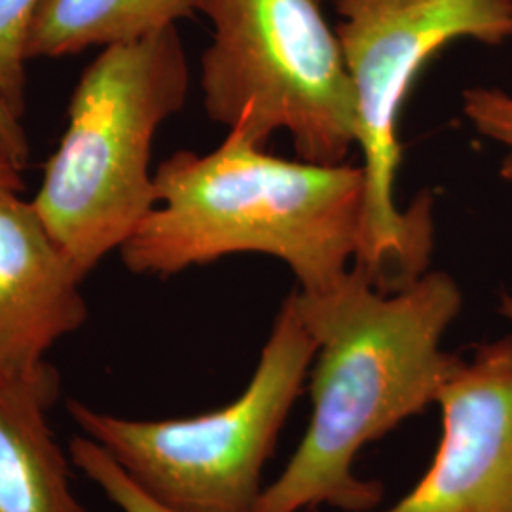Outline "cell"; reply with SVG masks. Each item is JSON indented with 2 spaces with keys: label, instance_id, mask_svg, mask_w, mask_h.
I'll return each mask as SVG.
<instances>
[{
  "label": "cell",
  "instance_id": "6da1fadb",
  "mask_svg": "<svg viewBox=\"0 0 512 512\" xmlns=\"http://www.w3.org/2000/svg\"><path fill=\"white\" fill-rule=\"evenodd\" d=\"M315 338L313 412L306 435L255 512H306L321 505L370 512L384 497L376 480L355 475L366 444L437 404L458 366L442 338L463 304L458 281L425 272L399 291H380L359 268L319 293L294 291Z\"/></svg>",
  "mask_w": 512,
  "mask_h": 512
},
{
  "label": "cell",
  "instance_id": "7a4b0ae2",
  "mask_svg": "<svg viewBox=\"0 0 512 512\" xmlns=\"http://www.w3.org/2000/svg\"><path fill=\"white\" fill-rule=\"evenodd\" d=\"M156 207L120 247L139 275L181 274L224 256L266 255L319 293L353 268L363 243L361 164L274 156L239 128L213 152L179 150L154 171Z\"/></svg>",
  "mask_w": 512,
  "mask_h": 512
},
{
  "label": "cell",
  "instance_id": "3957f363",
  "mask_svg": "<svg viewBox=\"0 0 512 512\" xmlns=\"http://www.w3.org/2000/svg\"><path fill=\"white\" fill-rule=\"evenodd\" d=\"M188 86L177 27L103 48L80 76L67 129L31 203L82 279L156 207L154 137L183 109Z\"/></svg>",
  "mask_w": 512,
  "mask_h": 512
},
{
  "label": "cell",
  "instance_id": "277c9868",
  "mask_svg": "<svg viewBox=\"0 0 512 512\" xmlns=\"http://www.w3.org/2000/svg\"><path fill=\"white\" fill-rule=\"evenodd\" d=\"M336 8L365 173L363 243L353 266L393 293L427 272L433 249L431 198L406 211L395 200L404 103L452 42L499 46L512 38V0H336Z\"/></svg>",
  "mask_w": 512,
  "mask_h": 512
},
{
  "label": "cell",
  "instance_id": "5b68a950",
  "mask_svg": "<svg viewBox=\"0 0 512 512\" xmlns=\"http://www.w3.org/2000/svg\"><path fill=\"white\" fill-rule=\"evenodd\" d=\"M315 351L293 291L236 401L171 420H131L78 401H69L67 412L82 435L169 509L255 512L266 488L264 465L310 376Z\"/></svg>",
  "mask_w": 512,
  "mask_h": 512
},
{
  "label": "cell",
  "instance_id": "8992f818",
  "mask_svg": "<svg viewBox=\"0 0 512 512\" xmlns=\"http://www.w3.org/2000/svg\"><path fill=\"white\" fill-rule=\"evenodd\" d=\"M323 0H203L211 44L202 57L203 107L260 147L275 133L296 156L344 164L357 116L342 42Z\"/></svg>",
  "mask_w": 512,
  "mask_h": 512
},
{
  "label": "cell",
  "instance_id": "52a82bcc",
  "mask_svg": "<svg viewBox=\"0 0 512 512\" xmlns=\"http://www.w3.org/2000/svg\"><path fill=\"white\" fill-rule=\"evenodd\" d=\"M437 404L435 459L384 512H512V334L459 359Z\"/></svg>",
  "mask_w": 512,
  "mask_h": 512
},
{
  "label": "cell",
  "instance_id": "ba28073f",
  "mask_svg": "<svg viewBox=\"0 0 512 512\" xmlns=\"http://www.w3.org/2000/svg\"><path fill=\"white\" fill-rule=\"evenodd\" d=\"M82 281L33 203L0 192V376L37 372L86 323Z\"/></svg>",
  "mask_w": 512,
  "mask_h": 512
},
{
  "label": "cell",
  "instance_id": "9c48e42d",
  "mask_svg": "<svg viewBox=\"0 0 512 512\" xmlns=\"http://www.w3.org/2000/svg\"><path fill=\"white\" fill-rule=\"evenodd\" d=\"M59 397L52 363L0 376V512H90L74 494L73 461L50 425Z\"/></svg>",
  "mask_w": 512,
  "mask_h": 512
},
{
  "label": "cell",
  "instance_id": "30bf717a",
  "mask_svg": "<svg viewBox=\"0 0 512 512\" xmlns=\"http://www.w3.org/2000/svg\"><path fill=\"white\" fill-rule=\"evenodd\" d=\"M203 0H42L31 19L25 55L67 57L93 46L131 44L202 12Z\"/></svg>",
  "mask_w": 512,
  "mask_h": 512
},
{
  "label": "cell",
  "instance_id": "8fae6325",
  "mask_svg": "<svg viewBox=\"0 0 512 512\" xmlns=\"http://www.w3.org/2000/svg\"><path fill=\"white\" fill-rule=\"evenodd\" d=\"M67 450L74 467L88 480H92L118 511L177 512L137 486L135 480L110 458L109 452L90 437H73L69 440Z\"/></svg>",
  "mask_w": 512,
  "mask_h": 512
},
{
  "label": "cell",
  "instance_id": "7c38bea8",
  "mask_svg": "<svg viewBox=\"0 0 512 512\" xmlns=\"http://www.w3.org/2000/svg\"><path fill=\"white\" fill-rule=\"evenodd\" d=\"M42 0H0V107L18 120L25 110V40Z\"/></svg>",
  "mask_w": 512,
  "mask_h": 512
},
{
  "label": "cell",
  "instance_id": "4fadbf2b",
  "mask_svg": "<svg viewBox=\"0 0 512 512\" xmlns=\"http://www.w3.org/2000/svg\"><path fill=\"white\" fill-rule=\"evenodd\" d=\"M461 110L478 135L503 148L499 175L512 183V93L473 86L463 92Z\"/></svg>",
  "mask_w": 512,
  "mask_h": 512
},
{
  "label": "cell",
  "instance_id": "5bb4252c",
  "mask_svg": "<svg viewBox=\"0 0 512 512\" xmlns=\"http://www.w3.org/2000/svg\"><path fill=\"white\" fill-rule=\"evenodd\" d=\"M27 158V145L18 120L0 107V192H23L21 169Z\"/></svg>",
  "mask_w": 512,
  "mask_h": 512
},
{
  "label": "cell",
  "instance_id": "9a60e30c",
  "mask_svg": "<svg viewBox=\"0 0 512 512\" xmlns=\"http://www.w3.org/2000/svg\"><path fill=\"white\" fill-rule=\"evenodd\" d=\"M501 311L512 323V294H503V298H501Z\"/></svg>",
  "mask_w": 512,
  "mask_h": 512
},
{
  "label": "cell",
  "instance_id": "2e32d148",
  "mask_svg": "<svg viewBox=\"0 0 512 512\" xmlns=\"http://www.w3.org/2000/svg\"><path fill=\"white\" fill-rule=\"evenodd\" d=\"M334 2H336V0H334Z\"/></svg>",
  "mask_w": 512,
  "mask_h": 512
}]
</instances>
